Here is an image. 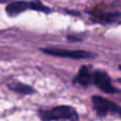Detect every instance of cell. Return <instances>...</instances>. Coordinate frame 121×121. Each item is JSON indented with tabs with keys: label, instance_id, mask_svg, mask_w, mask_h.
Returning a JSON list of instances; mask_svg holds the SVG:
<instances>
[{
	"label": "cell",
	"instance_id": "cell-5",
	"mask_svg": "<svg viewBox=\"0 0 121 121\" xmlns=\"http://www.w3.org/2000/svg\"><path fill=\"white\" fill-rule=\"evenodd\" d=\"M74 81L83 86H88L94 82V74L90 72L88 67L83 66L80 69V71H79V73H78V75L75 77Z\"/></svg>",
	"mask_w": 121,
	"mask_h": 121
},
{
	"label": "cell",
	"instance_id": "cell-1",
	"mask_svg": "<svg viewBox=\"0 0 121 121\" xmlns=\"http://www.w3.org/2000/svg\"><path fill=\"white\" fill-rule=\"evenodd\" d=\"M39 117L44 121H51V120H70L77 121L78 120V113L74 108L66 105L56 106L49 111H39Z\"/></svg>",
	"mask_w": 121,
	"mask_h": 121
},
{
	"label": "cell",
	"instance_id": "cell-6",
	"mask_svg": "<svg viewBox=\"0 0 121 121\" xmlns=\"http://www.w3.org/2000/svg\"><path fill=\"white\" fill-rule=\"evenodd\" d=\"M28 9H30V2L16 1V2H12V3H10L6 6V13L10 16H17V15L25 12Z\"/></svg>",
	"mask_w": 121,
	"mask_h": 121
},
{
	"label": "cell",
	"instance_id": "cell-2",
	"mask_svg": "<svg viewBox=\"0 0 121 121\" xmlns=\"http://www.w3.org/2000/svg\"><path fill=\"white\" fill-rule=\"evenodd\" d=\"M42 52L46 53L49 55H53V56H59V57H68V59H87L90 57L91 54L87 51H82V50H68V49H57V48H45L42 49Z\"/></svg>",
	"mask_w": 121,
	"mask_h": 121
},
{
	"label": "cell",
	"instance_id": "cell-11",
	"mask_svg": "<svg viewBox=\"0 0 121 121\" xmlns=\"http://www.w3.org/2000/svg\"><path fill=\"white\" fill-rule=\"evenodd\" d=\"M120 69H121V66H120Z\"/></svg>",
	"mask_w": 121,
	"mask_h": 121
},
{
	"label": "cell",
	"instance_id": "cell-3",
	"mask_svg": "<svg viewBox=\"0 0 121 121\" xmlns=\"http://www.w3.org/2000/svg\"><path fill=\"white\" fill-rule=\"evenodd\" d=\"M92 104L96 109V112L101 116L107 115L109 112L112 113H118L121 115V107L116 105L115 103L111 102L109 100L99 96L92 97Z\"/></svg>",
	"mask_w": 121,
	"mask_h": 121
},
{
	"label": "cell",
	"instance_id": "cell-7",
	"mask_svg": "<svg viewBox=\"0 0 121 121\" xmlns=\"http://www.w3.org/2000/svg\"><path fill=\"white\" fill-rule=\"evenodd\" d=\"M121 18V14L120 13H96L94 15V19L98 22L101 23H111L114 22V21L118 20V19Z\"/></svg>",
	"mask_w": 121,
	"mask_h": 121
},
{
	"label": "cell",
	"instance_id": "cell-8",
	"mask_svg": "<svg viewBox=\"0 0 121 121\" xmlns=\"http://www.w3.org/2000/svg\"><path fill=\"white\" fill-rule=\"evenodd\" d=\"M10 88L14 91L18 92V94H21V95H29V94H32L34 92V89L32 87L28 85H25V84H21V83H15L13 85H10Z\"/></svg>",
	"mask_w": 121,
	"mask_h": 121
},
{
	"label": "cell",
	"instance_id": "cell-10",
	"mask_svg": "<svg viewBox=\"0 0 121 121\" xmlns=\"http://www.w3.org/2000/svg\"><path fill=\"white\" fill-rule=\"evenodd\" d=\"M4 1H5V0H0V2H4Z\"/></svg>",
	"mask_w": 121,
	"mask_h": 121
},
{
	"label": "cell",
	"instance_id": "cell-9",
	"mask_svg": "<svg viewBox=\"0 0 121 121\" xmlns=\"http://www.w3.org/2000/svg\"><path fill=\"white\" fill-rule=\"evenodd\" d=\"M30 9H31V10H35V11H40V12H45V13L50 12V9L45 6L44 4H42L39 1L30 2Z\"/></svg>",
	"mask_w": 121,
	"mask_h": 121
},
{
	"label": "cell",
	"instance_id": "cell-4",
	"mask_svg": "<svg viewBox=\"0 0 121 121\" xmlns=\"http://www.w3.org/2000/svg\"><path fill=\"white\" fill-rule=\"evenodd\" d=\"M94 83L102 91L107 92V94H112V92L116 91L114 86L112 85L109 77L105 72H103V71H96L94 73Z\"/></svg>",
	"mask_w": 121,
	"mask_h": 121
}]
</instances>
